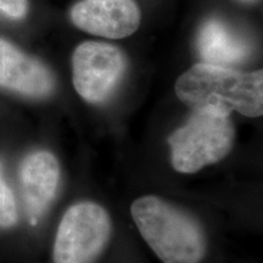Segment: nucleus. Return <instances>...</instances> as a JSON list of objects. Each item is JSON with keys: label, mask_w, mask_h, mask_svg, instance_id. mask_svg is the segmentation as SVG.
Returning a JSON list of instances; mask_svg holds the SVG:
<instances>
[{"label": "nucleus", "mask_w": 263, "mask_h": 263, "mask_svg": "<svg viewBox=\"0 0 263 263\" xmlns=\"http://www.w3.org/2000/svg\"><path fill=\"white\" fill-rule=\"evenodd\" d=\"M127 68L123 51L108 43L84 42L72 57V81L87 103L100 104L111 97Z\"/></svg>", "instance_id": "nucleus-5"}, {"label": "nucleus", "mask_w": 263, "mask_h": 263, "mask_svg": "<svg viewBox=\"0 0 263 263\" xmlns=\"http://www.w3.org/2000/svg\"><path fill=\"white\" fill-rule=\"evenodd\" d=\"M197 51L205 64L229 67L248 60L249 42L218 20H209L197 35Z\"/></svg>", "instance_id": "nucleus-9"}, {"label": "nucleus", "mask_w": 263, "mask_h": 263, "mask_svg": "<svg viewBox=\"0 0 263 263\" xmlns=\"http://www.w3.org/2000/svg\"><path fill=\"white\" fill-rule=\"evenodd\" d=\"M111 235L106 210L95 202L76 203L59 226L54 244V263H93Z\"/></svg>", "instance_id": "nucleus-4"}, {"label": "nucleus", "mask_w": 263, "mask_h": 263, "mask_svg": "<svg viewBox=\"0 0 263 263\" xmlns=\"http://www.w3.org/2000/svg\"><path fill=\"white\" fill-rule=\"evenodd\" d=\"M18 213L14 193L4 178L0 164V228H11L17 223Z\"/></svg>", "instance_id": "nucleus-10"}, {"label": "nucleus", "mask_w": 263, "mask_h": 263, "mask_svg": "<svg viewBox=\"0 0 263 263\" xmlns=\"http://www.w3.org/2000/svg\"><path fill=\"white\" fill-rule=\"evenodd\" d=\"M229 116L195 110L190 120L170 137L172 164L180 173H195L228 155L234 141Z\"/></svg>", "instance_id": "nucleus-3"}, {"label": "nucleus", "mask_w": 263, "mask_h": 263, "mask_svg": "<svg viewBox=\"0 0 263 263\" xmlns=\"http://www.w3.org/2000/svg\"><path fill=\"white\" fill-rule=\"evenodd\" d=\"M130 212L141 236L163 263L201 262L206 239L193 217L151 195L137 199Z\"/></svg>", "instance_id": "nucleus-2"}, {"label": "nucleus", "mask_w": 263, "mask_h": 263, "mask_svg": "<svg viewBox=\"0 0 263 263\" xmlns=\"http://www.w3.org/2000/svg\"><path fill=\"white\" fill-rule=\"evenodd\" d=\"M76 27L99 37H129L140 26V10L134 0H82L71 10Z\"/></svg>", "instance_id": "nucleus-6"}, {"label": "nucleus", "mask_w": 263, "mask_h": 263, "mask_svg": "<svg viewBox=\"0 0 263 263\" xmlns=\"http://www.w3.org/2000/svg\"><path fill=\"white\" fill-rule=\"evenodd\" d=\"M241 3H245V4H252V3L257 2V0H240Z\"/></svg>", "instance_id": "nucleus-12"}, {"label": "nucleus", "mask_w": 263, "mask_h": 263, "mask_svg": "<svg viewBox=\"0 0 263 263\" xmlns=\"http://www.w3.org/2000/svg\"><path fill=\"white\" fill-rule=\"evenodd\" d=\"M0 88L27 98L43 99L52 94L55 78L42 61L0 38Z\"/></svg>", "instance_id": "nucleus-7"}, {"label": "nucleus", "mask_w": 263, "mask_h": 263, "mask_svg": "<svg viewBox=\"0 0 263 263\" xmlns=\"http://www.w3.org/2000/svg\"><path fill=\"white\" fill-rule=\"evenodd\" d=\"M22 194L32 224L37 223L57 194L60 164L49 151H35L24 160L20 170Z\"/></svg>", "instance_id": "nucleus-8"}, {"label": "nucleus", "mask_w": 263, "mask_h": 263, "mask_svg": "<svg viewBox=\"0 0 263 263\" xmlns=\"http://www.w3.org/2000/svg\"><path fill=\"white\" fill-rule=\"evenodd\" d=\"M28 0H0V15L21 20L27 15Z\"/></svg>", "instance_id": "nucleus-11"}, {"label": "nucleus", "mask_w": 263, "mask_h": 263, "mask_svg": "<svg viewBox=\"0 0 263 263\" xmlns=\"http://www.w3.org/2000/svg\"><path fill=\"white\" fill-rule=\"evenodd\" d=\"M176 94L194 110L215 111L224 116L236 111L259 117L263 114V72L245 73L201 62L180 76Z\"/></svg>", "instance_id": "nucleus-1"}]
</instances>
